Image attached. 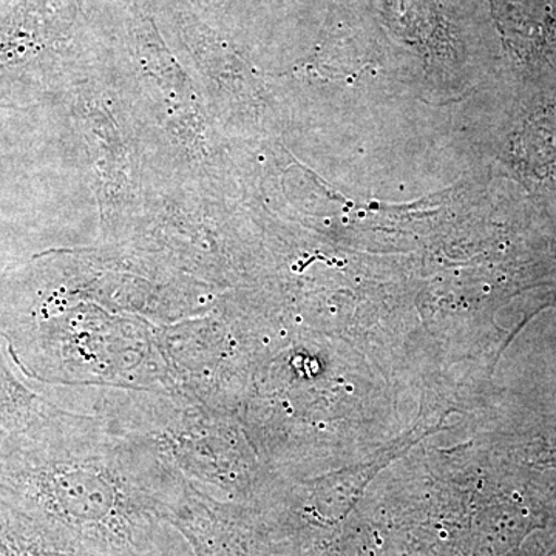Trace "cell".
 Listing matches in <instances>:
<instances>
[{
	"label": "cell",
	"mask_w": 556,
	"mask_h": 556,
	"mask_svg": "<svg viewBox=\"0 0 556 556\" xmlns=\"http://www.w3.org/2000/svg\"><path fill=\"white\" fill-rule=\"evenodd\" d=\"M9 354V346L0 345V457L42 441L78 419L17 378Z\"/></svg>",
	"instance_id": "cell-1"
},
{
	"label": "cell",
	"mask_w": 556,
	"mask_h": 556,
	"mask_svg": "<svg viewBox=\"0 0 556 556\" xmlns=\"http://www.w3.org/2000/svg\"><path fill=\"white\" fill-rule=\"evenodd\" d=\"M508 50L526 65L556 56V0H490Z\"/></svg>",
	"instance_id": "cell-2"
},
{
	"label": "cell",
	"mask_w": 556,
	"mask_h": 556,
	"mask_svg": "<svg viewBox=\"0 0 556 556\" xmlns=\"http://www.w3.org/2000/svg\"><path fill=\"white\" fill-rule=\"evenodd\" d=\"M556 308V289L555 291H552L551 294H547L546 300H544L543 303H541L540 306H538V311L544 309V308Z\"/></svg>",
	"instance_id": "cell-3"
},
{
	"label": "cell",
	"mask_w": 556,
	"mask_h": 556,
	"mask_svg": "<svg viewBox=\"0 0 556 556\" xmlns=\"http://www.w3.org/2000/svg\"><path fill=\"white\" fill-rule=\"evenodd\" d=\"M551 556H556V547H555V551L552 552V555Z\"/></svg>",
	"instance_id": "cell-4"
}]
</instances>
